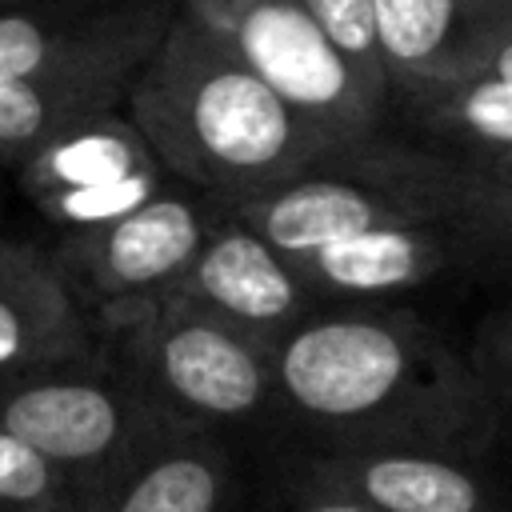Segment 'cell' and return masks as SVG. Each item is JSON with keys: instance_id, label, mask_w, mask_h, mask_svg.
<instances>
[{"instance_id": "6da1fadb", "label": "cell", "mask_w": 512, "mask_h": 512, "mask_svg": "<svg viewBox=\"0 0 512 512\" xmlns=\"http://www.w3.org/2000/svg\"><path fill=\"white\" fill-rule=\"evenodd\" d=\"M276 408L316 452L480 456L504 420L468 352L396 304H324L272 340Z\"/></svg>"}, {"instance_id": "7a4b0ae2", "label": "cell", "mask_w": 512, "mask_h": 512, "mask_svg": "<svg viewBox=\"0 0 512 512\" xmlns=\"http://www.w3.org/2000/svg\"><path fill=\"white\" fill-rule=\"evenodd\" d=\"M124 112L172 180L220 204L288 180L340 148L180 8L132 76Z\"/></svg>"}, {"instance_id": "3957f363", "label": "cell", "mask_w": 512, "mask_h": 512, "mask_svg": "<svg viewBox=\"0 0 512 512\" xmlns=\"http://www.w3.org/2000/svg\"><path fill=\"white\" fill-rule=\"evenodd\" d=\"M472 176V164L456 152L372 136L328 152L288 180L228 200L224 212L292 256L380 224L452 220Z\"/></svg>"}, {"instance_id": "277c9868", "label": "cell", "mask_w": 512, "mask_h": 512, "mask_svg": "<svg viewBox=\"0 0 512 512\" xmlns=\"http://www.w3.org/2000/svg\"><path fill=\"white\" fill-rule=\"evenodd\" d=\"M92 320L112 344L108 356L184 424L220 432L280 412L272 344L176 296L120 304Z\"/></svg>"}, {"instance_id": "5b68a950", "label": "cell", "mask_w": 512, "mask_h": 512, "mask_svg": "<svg viewBox=\"0 0 512 512\" xmlns=\"http://www.w3.org/2000/svg\"><path fill=\"white\" fill-rule=\"evenodd\" d=\"M172 420L100 348L80 360L0 376V428L36 448L76 500H96Z\"/></svg>"}, {"instance_id": "8992f818", "label": "cell", "mask_w": 512, "mask_h": 512, "mask_svg": "<svg viewBox=\"0 0 512 512\" xmlns=\"http://www.w3.org/2000/svg\"><path fill=\"white\" fill-rule=\"evenodd\" d=\"M176 8L332 144L348 148L384 132L388 104L300 0H176Z\"/></svg>"}, {"instance_id": "52a82bcc", "label": "cell", "mask_w": 512, "mask_h": 512, "mask_svg": "<svg viewBox=\"0 0 512 512\" xmlns=\"http://www.w3.org/2000/svg\"><path fill=\"white\" fill-rule=\"evenodd\" d=\"M220 212V200L172 180L148 204L100 228L60 232V244L48 252L88 316H100L108 308L168 292L192 264Z\"/></svg>"}, {"instance_id": "ba28073f", "label": "cell", "mask_w": 512, "mask_h": 512, "mask_svg": "<svg viewBox=\"0 0 512 512\" xmlns=\"http://www.w3.org/2000/svg\"><path fill=\"white\" fill-rule=\"evenodd\" d=\"M16 184L48 224L84 232L148 204L172 176L120 104L64 128L20 160Z\"/></svg>"}, {"instance_id": "9c48e42d", "label": "cell", "mask_w": 512, "mask_h": 512, "mask_svg": "<svg viewBox=\"0 0 512 512\" xmlns=\"http://www.w3.org/2000/svg\"><path fill=\"white\" fill-rule=\"evenodd\" d=\"M512 28V0H372L388 100L416 104L488 72Z\"/></svg>"}, {"instance_id": "30bf717a", "label": "cell", "mask_w": 512, "mask_h": 512, "mask_svg": "<svg viewBox=\"0 0 512 512\" xmlns=\"http://www.w3.org/2000/svg\"><path fill=\"white\" fill-rule=\"evenodd\" d=\"M312 300L324 304H392L472 264L464 236L448 220L380 224L288 256Z\"/></svg>"}, {"instance_id": "8fae6325", "label": "cell", "mask_w": 512, "mask_h": 512, "mask_svg": "<svg viewBox=\"0 0 512 512\" xmlns=\"http://www.w3.org/2000/svg\"><path fill=\"white\" fill-rule=\"evenodd\" d=\"M160 296H176L264 344L320 308L300 284L292 260L232 212L216 216L192 264Z\"/></svg>"}, {"instance_id": "7c38bea8", "label": "cell", "mask_w": 512, "mask_h": 512, "mask_svg": "<svg viewBox=\"0 0 512 512\" xmlns=\"http://www.w3.org/2000/svg\"><path fill=\"white\" fill-rule=\"evenodd\" d=\"M172 24V20H168ZM164 32H144L76 56L68 64L0 80V164L16 168L64 128L112 112Z\"/></svg>"}, {"instance_id": "4fadbf2b", "label": "cell", "mask_w": 512, "mask_h": 512, "mask_svg": "<svg viewBox=\"0 0 512 512\" xmlns=\"http://www.w3.org/2000/svg\"><path fill=\"white\" fill-rule=\"evenodd\" d=\"M96 348V320L64 284L52 252L0 236V376L80 360Z\"/></svg>"}, {"instance_id": "5bb4252c", "label": "cell", "mask_w": 512, "mask_h": 512, "mask_svg": "<svg viewBox=\"0 0 512 512\" xmlns=\"http://www.w3.org/2000/svg\"><path fill=\"white\" fill-rule=\"evenodd\" d=\"M312 456L372 512H504V492L480 472L476 456L424 448H312Z\"/></svg>"}, {"instance_id": "9a60e30c", "label": "cell", "mask_w": 512, "mask_h": 512, "mask_svg": "<svg viewBox=\"0 0 512 512\" xmlns=\"http://www.w3.org/2000/svg\"><path fill=\"white\" fill-rule=\"evenodd\" d=\"M232 460L216 432L172 420L92 500L100 512H224Z\"/></svg>"}, {"instance_id": "2e32d148", "label": "cell", "mask_w": 512, "mask_h": 512, "mask_svg": "<svg viewBox=\"0 0 512 512\" xmlns=\"http://www.w3.org/2000/svg\"><path fill=\"white\" fill-rule=\"evenodd\" d=\"M404 108L424 132L452 144L456 156L476 160L492 152H512V80L504 76L484 72Z\"/></svg>"}, {"instance_id": "e0dca14e", "label": "cell", "mask_w": 512, "mask_h": 512, "mask_svg": "<svg viewBox=\"0 0 512 512\" xmlns=\"http://www.w3.org/2000/svg\"><path fill=\"white\" fill-rule=\"evenodd\" d=\"M80 504L68 480L20 436L0 428V512H64Z\"/></svg>"}, {"instance_id": "ac0fdd59", "label": "cell", "mask_w": 512, "mask_h": 512, "mask_svg": "<svg viewBox=\"0 0 512 512\" xmlns=\"http://www.w3.org/2000/svg\"><path fill=\"white\" fill-rule=\"evenodd\" d=\"M448 224L464 236V244L472 252V264L512 272V188L476 172L472 188L464 192V200H460V208Z\"/></svg>"}, {"instance_id": "d6986e66", "label": "cell", "mask_w": 512, "mask_h": 512, "mask_svg": "<svg viewBox=\"0 0 512 512\" xmlns=\"http://www.w3.org/2000/svg\"><path fill=\"white\" fill-rule=\"evenodd\" d=\"M300 4L332 36V44L356 68V76L392 108L388 80H384L380 56H376V36H372V0H300Z\"/></svg>"}, {"instance_id": "ffe728a7", "label": "cell", "mask_w": 512, "mask_h": 512, "mask_svg": "<svg viewBox=\"0 0 512 512\" xmlns=\"http://www.w3.org/2000/svg\"><path fill=\"white\" fill-rule=\"evenodd\" d=\"M280 512H372V508L352 488H344L332 472H324L312 452H304L288 464Z\"/></svg>"}, {"instance_id": "44dd1931", "label": "cell", "mask_w": 512, "mask_h": 512, "mask_svg": "<svg viewBox=\"0 0 512 512\" xmlns=\"http://www.w3.org/2000/svg\"><path fill=\"white\" fill-rule=\"evenodd\" d=\"M468 364L484 380V388L496 396V404H512V304L488 312L472 336Z\"/></svg>"}, {"instance_id": "7402d4cb", "label": "cell", "mask_w": 512, "mask_h": 512, "mask_svg": "<svg viewBox=\"0 0 512 512\" xmlns=\"http://www.w3.org/2000/svg\"><path fill=\"white\" fill-rule=\"evenodd\" d=\"M468 160V156H464ZM480 176H488V180H496V184H504V188H512V152H492V156H476V160H468Z\"/></svg>"}, {"instance_id": "603a6c76", "label": "cell", "mask_w": 512, "mask_h": 512, "mask_svg": "<svg viewBox=\"0 0 512 512\" xmlns=\"http://www.w3.org/2000/svg\"><path fill=\"white\" fill-rule=\"evenodd\" d=\"M488 72H492V76L512 80V28H508V32H504V40L496 44V52H492V60H488Z\"/></svg>"}, {"instance_id": "cb8c5ba5", "label": "cell", "mask_w": 512, "mask_h": 512, "mask_svg": "<svg viewBox=\"0 0 512 512\" xmlns=\"http://www.w3.org/2000/svg\"><path fill=\"white\" fill-rule=\"evenodd\" d=\"M64 512H100L92 500H80V504H72V508H64Z\"/></svg>"}, {"instance_id": "d4e9b609", "label": "cell", "mask_w": 512, "mask_h": 512, "mask_svg": "<svg viewBox=\"0 0 512 512\" xmlns=\"http://www.w3.org/2000/svg\"><path fill=\"white\" fill-rule=\"evenodd\" d=\"M20 4H40V0H0V8H20Z\"/></svg>"}, {"instance_id": "484cf974", "label": "cell", "mask_w": 512, "mask_h": 512, "mask_svg": "<svg viewBox=\"0 0 512 512\" xmlns=\"http://www.w3.org/2000/svg\"><path fill=\"white\" fill-rule=\"evenodd\" d=\"M0 236H4V228H0Z\"/></svg>"}]
</instances>
